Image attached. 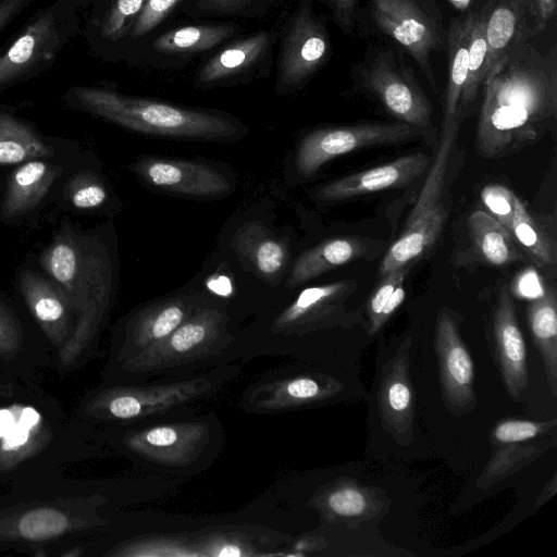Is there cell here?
Instances as JSON below:
<instances>
[{"label": "cell", "mask_w": 557, "mask_h": 557, "mask_svg": "<svg viewBox=\"0 0 557 557\" xmlns=\"http://www.w3.org/2000/svg\"><path fill=\"white\" fill-rule=\"evenodd\" d=\"M188 0H147L139 15L135 20L127 35L123 62L128 53L143 40L151 36L163 26Z\"/></svg>", "instance_id": "33"}, {"label": "cell", "mask_w": 557, "mask_h": 557, "mask_svg": "<svg viewBox=\"0 0 557 557\" xmlns=\"http://www.w3.org/2000/svg\"><path fill=\"white\" fill-rule=\"evenodd\" d=\"M459 122L443 123L435 158L403 232L385 252L380 275L410 265L428 255L438 240L447 218L444 185Z\"/></svg>", "instance_id": "4"}, {"label": "cell", "mask_w": 557, "mask_h": 557, "mask_svg": "<svg viewBox=\"0 0 557 557\" xmlns=\"http://www.w3.org/2000/svg\"><path fill=\"white\" fill-rule=\"evenodd\" d=\"M405 299V286L404 282L397 285L388 301L382 309L375 324L370 330L371 333L377 332L383 324L392 317V314L397 310V308L403 304Z\"/></svg>", "instance_id": "46"}, {"label": "cell", "mask_w": 557, "mask_h": 557, "mask_svg": "<svg viewBox=\"0 0 557 557\" xmlns=\"http://www.w3.org/2000/svg\"><path fill=\"white\" fill-rule=\"evenodd\" d=\"M112 263L104 244L85 233L84 269L81 284L83 310L67 341L59 348L63 366H72L92 339L109 301Z\"/></svg>", "instance_id": "10"}, {"label": "cell", "mask_w": 557, "mask_h": 557, "mask_svg": "<svg viewBox=\"0 0 557 557\" xmlns=\"http://www.w3.org/2000/svg\"><path fill=\"white\" fill-rule=\"evenodd\" d=\"M147 441L154 446H168L175 442L176 433L168 426H160L150 430L146 436Z\"/></svg>", "instance_id": "48"}, {"label": "cell", "mask_w": 557, "mask_h": 557, "mask_svg": "<svg viewBox=\"0 0 557 557\" xmlns=\"http://www.w3.org/2000/svg\"><path fill=\"white\" fill-rule=\"evenodd\" d=\"M23 345V329L15 312L0 296V356L11 357Z\"/></svg>", "instance_id": "36"}, {"label": "cell", "mask_w": 557, "mask_h": 557, "mask_svg": "<svg viewBox=\"0 0 557 557\" xmlns=\"http://www.w3.org/2000/svg\"><path fill=\"white\" fill-rule=\"evenodd\" d=\"M87 527L86 519L54 505H35L0 515V541L44 542Z\"/></svg>", "instance_id": "22"}, {"label": "cell", "mask_w": 557, "mask_h": 557, "mask_svg": "<svg viewBox=\"0 0 557 557\" xmlns=\"http://www.w3.org/2000/svg\"><path fill=\"white\" fill-rule=\"evenodd\" d=\"M516 1L521 2V3L525 4V7H527L528 0H516Z\"/></svg>", "instance_id": "52"}, {"label": "cell", "mask_w": 557, "mask_h": 557, "mask_svg": "<svg viewBox=\"0 0 557 557\" xmlns=\"http://www.w3.org/2000/svg\"><path fill=\"white\" fill-rule=\"evenodd\" d=\"M327 505L339 516L352 517L364 511L367 499L358 488L342 487L331 493Z\"/></svg>", "instance_id": "39"}, {"label": "cell", "mask_w": 557, "mask_h": 557, "mask_svg": "<svg viewBox=\"0 0 557 557\" xmlns=\"http://www.w3.org/2000/svg\"><path fill=\"white\" fill-rule=\"evenodd\" d=\"M287 393L295 398L309 399L320 393L318 383L311 379H298L287 385Z\"/></svg>", "instance_id": "47"}, {"label": "cell", "mask_w": 557, "mask_h": 557, "mask_svg": "<svg viewBox=\"0 0 557 557\" xmlns=\"http://www.w3.org/2000/svg\"><path fill=\"white\" fill-rule=\"evenodd\" d=\"M36 0H0V36Z\"/></svg>", "instance_id": "45"}, {"label": "cell", "mask_w": 557, "mask_h": 557, "mask_svg": "<svg viewBox=\"0 0 557 557\" xmlns=\"http://www.w3.org/2000/svg\"><path fill=\"white\" fill-rule=\"evenodd\" d=\"M357 77L362 88L400 122L423 131L431 125L429 99L392 50L374 49L367 61L358 65Z\"/></svg>", "instance_id": "8"}, {"label": "cell", "mask_w": 557, "mask_h": 557, "mask_svg": "<svg viewBox=\"0 0 557 557\" xmlns=\"http://www.w3.org/2000/svg\"><path fill=\"white\" fill-rule=\"evenodd\" d=\"M469 233L479 257L494 267L523 260L520 246L511 232L490 213L476 210L468 220Z\"/></svg>", "instance_id": "25"}, {"label": "cell", "mask_w": 557, "mask_h": 557, "mask_svg": "<svg viewBox=\"0 0 557 557\" xmlns=\"http://www.w3.org/2000/svg\"><path fill=\"white\" fill-rule=\"evenodd\" d=\"M358 287L355 280H343L304 289L284 313L287 322L300 318L319 319L343 313L344 302Z\"/></svg>", "instance_id": "29"}, {"label": "cell", "mask_w": 557, "mask_h": 557, "mask_svg": "<svg viewBox=\"0 0 557 557\" xmlns=\"http://www.w3.org/2000/svg\"><path fill=\"white\" fill-rule=\"evenodd\" d=\"M207 334V326L201 320H194L177 327L169 339L175 351L183 352L199 344Z\"/></svg>", "instance_id": "41"}, {"label": "cell", "mask_w": 557, "mask_h": 557, "mask_svg": "<svg viewBox=\"0 0 557 557\" xmlns=\"http://www.w3.org/2000/svg\"><path fill=\"white\" fill-rule=\"evenodd\" d=\"M330 11L333 21L345 34L351 33L355 26L359 0H319Z\"/></svg>", "instance_id": "42"}, {"label": "cell", "mask_w": 557, "mask_h": 557, "mask_svg": "<svg viewBox=\"0 0 557 557\" xmlns=\"http://www.w3.org/2000/svg\"><path fill=\"white\" fill-rule=\"evenodd\" d=\"M13 394V386L11 383L0 381V398L9 397Z\"/></svg>", "instance_id": "51"}, {"label": "cell", "mask_w": 557, "mask_h": 557, "mask_svg": "<svg viewBox=\"0 0 557 557\" xmlns=\"http://www.w3.org/2000/svg\"><path fill=\"white\" fill-rule=\"evenodd\" d=\"M135 171L154 187L187 196H220L231 188L220 172L196 162L148 159L138 162Z\"/></svg>", "instance_id": "19"}, {"label": "cell", "mask_w": 557, "mask_h": 557, "mask_svg": "<svg viewBox=\"0 0 557 557\" xmlns=\"http://www.w3.org/2000/svg\"><path fill=\"white\" fill-rule=\"evenodd\" d=\"M430 164L429 156L422 152L406 154L375 168L327 183L321 186L317 197L321 200H344L401 188L421 176Z\"/></svg>", "instance_id": "14"}, {"label": "cell", "mask_w": 557, "mask_h": 557, "mask_svg": "<svg viewBox=\"0 0 557 557\" xmlns=\"http://www.w3.org/2000/svg\"><path fill=\"white\" fill-rule=\"evenodd\" d=\"M76 3L79 5L81 9H98L106 3H108L110 0H75Z\"/></svg>", "instance_id": "49"}, {"label": "cell", "mask_w": 557, "mask_h": 557, "mask_svg": "<svg viewBox=\"0 0 557 557\" xmlns=\"http://www.w3.org/2000/svg\"><path fill=\"white\" fill-rule=\"evenodd\" d=\"M423 129L403 123H359L324 127L307 134L296 153L300 176L314 174L326 162L375 146L395 145L421 135Z\"/></svg>", "instance_id": "9"}, {"label": "cell", "mask_w": 557, "mask_h": 557, "mask_svg": "<svg viewBox=\"0 0 557 557\" xmlns=\"http://www.w3.org/2000/svg\"><path fill=\"white\" fill-rule=\"evenodd\" d=\"M410 268V265L398 268L381 275L380 282L375 286L367 302V313L370 320V330L375 324L382 309L388 301L397 285L405 281Z\"/></svg>", "instance_id": "35"}, {"label": "cell", "mask_w": 557, "mask_h": 557, "mask_svg": "<svg viewBox=\"0 0 557 557\" xmlns=\"http://www.w3.org/2000/svg\"><path fill=\"white\" fill-rule=\"evenodd\" d=\"M287 0H188L180 14L195 20L261 18Z\"/></svg>", "instance_id": "31"}, {"label": "cell", "mask_w": 557, "mask_h": 557, "mask_svg": "<svg viewBox=\"0 0 557 557\" xmlns=\"http://www.w3.org/2000/svg\"><path fill=\"white\" fill-rule=\"evenodd\" d=\"M147 0H110L89 10L81 33L89 52L106 63L123 62L124 46Z\"/></svg>", "instance_id": "16"}, {"label": "cell", "mask_w": 557, "mask_h": 557, "mask_svg": "<svg viewBox=\"0 0 557 557\" xmlns=\"http://www.w3.org/2000/svg\"><path fill=\"white\" fill-rule=\"evenodd\" d=\"M78 163L74 154H69L34 159L14 166L0 196V222L21 224L34 218L51 198L57 183Z\"/></svg>", "instance_id": "11"}, {"label": "cell", "mask_w": 557, "mask_h": 557, "mask_svg": "<svg viewBox=\"0 0 557 557\" xmlns=\"http://www.w3.org/2000/svg\"><path fill=\"white\" fill-rule=\"evenodd\" d=\"M386 405L395 414L408 413L411 406V391L401 380L393 381L386 391Z\"/></svg>", "instance_id": "43"}, {"label": "cell", "mask_w": 557, "mask_h": 557, "mask_svg": "<svg viewBox=\"0 0 557 557\" xmlns=\"http://www.w3.org/2000/svg\"><path fill=\"white\" fill-rule=\"evenodd\" d=\"M380 246L371 239L346 236L325 240L304 252L296 261L287 280L295 287L321 274L368 256H374Z\"/></svg>", "instance_id": "23"}, {"label": "cell", "mask_w": 557, "mask_h": 557, "mask_svg": "<svg viewBox=\"0 0 557 557\" xmlns=\"http://www.w3.org/2000/svg\"><path fill=\"white\" fill-rule=\"evenodd\" d=\"M243 32L242 24L231 21L159 29L139 42L124 62L140 70L180 71Z\"/></svg>", "instance_id": "6"}, {"label": "cell", "mask_w": 557, "mask_h": 557, "mask_svg": "<svg viewBox=\"0 0 557 557\" xmlns=\"http://www.w3.org/2000/svg\"><path fill=\"white\" fill-rule=\"evenodd\" d=\"M185 317L184 308L176 304H169L149 317L144 326V334L150 339H162L171 335L182 323Z\"/></svg>", "instance_id": "37"}, {"label": "cell", "mask_w": 557, "mask_h": 557, "mask_svg": "<svg viewBox=\"0 0 557 557\" xmlns=\"http://www.w3.org/2000/svg\"><path fill=\"white\" fill-rule=\"evenodd\" d=\"M527 7L533 16L532 34H539L555 18L557 0H528Z\"/></svg>", "instance_id": "44"}, {"label": "cell", "mask_w": 557, "mask_h": 557, "mask_svg": "<svg viewBox=\"0 0 557 557\" xmlns=\"http://www.w3.org/2000/svg\"><path fill=\"white\" fill-rule=\"evenodd\" d=\"M280 28L272 26L233 38L211 52L193 77L196 88L246 85L270 76Z\"/></svg>", "instance_id": "7"}, {"label": "cell", "mask_w": 557, "mask_h": 557, "mask_svg": "<svg viewBox=\"0 0 557 557\" xmlns=\"http://www.w3.org/2000/svg\"><path fill=\"white\" fill-rule=\"evenodd\" d=\"M520 247L542 267H553L557 261L556 243L548 232L527 210L519 198L509 227Z\"/></svg>", "instance_id": "30"}, {"label": "cell", "mask_w": 557, "mask_h": 557, "mask_svg": "<svg viewBox=\"0 0 557 557\" xmlns=\"http://www.w3.org/2000/svg\"><path fill=\"white\" fill-rule=\"evenodd\" d=\"M74 154V144L47 136L16 114V107L0 104V169L34 159Z\"/></svg>", "instance_id": "17"}, {"label": "cell", "mask_w": 557, "mask_h": 557, "mask_svg": "<svg viewBox=\"0 0 557 557\" xmlns=\"http://www.w3.org/2000/svg\"><path fill=\"white\" fill-rule=\"evenodd\" d=\"M525 8V4L516 0H505L486 13L487 57L484 79L518 40L532 36L522 29V12Z\"/></svg>", "instance_id": "27"}, {"label": "cell", "mask_w": 557, "mask_h": 557, "mask_svg": "<svg viewBox=\"0 0 557 557\" xmlns=\"http://www.w3.org/2000/svg\"><path fill=\"white\" fill-rule=\"evenodd\" d=\"M61 100L71 110L158 136L221 140L237 136L242 128L224 113L133 97L104 85L71 86Z\"/></svg>", "instance_id": "2"}, {"label": "cell", "mask_w": 557, "mask_h": 557, "mask_svg": "<svg viewBox=\"0 0 557 557\" xmlns=\"http://www.w3.org/2000/svg\"><path fill=\"white\" fill-rule=\"evenodd\" d=\"M487 213L509 230L519 198L503 185H487L481 193Z\"/></svg>", "instance_id": "34"}, {"label": "cell", "mask_w": 557, "mask_h": 557, "mask_svg": "<svg viewBox=\"0 0 557 557\" xmlns=\"http://www.w3.org/2000/svg\"><path fill=\"white\" fill-rule=\"evenodd\" d=\"M524 36L483 82L475 150L493 159L536 143L557 113V50L542 52Z\"/></svg>", "instance_id": "1"}, {"label": "cell", "mask_w": 557, "mask_h": 557, "mask_svg": "<svg viewBox=\"0 0 557 557\" xmlns=\"http://www.w3.org/2000/svg\"><path fill=\"white\" fill-rule=\"evenodd\" d=\"M16 286L35 322L47 338L60 348L70 337L75 311L64 292L46 273L22 267Z\"/></svg>", "instance_id": "13"}, {"label": "cell", "mask_w": 557, "mask_h": 557, "mask_svg": "<svg viewBox=\"0 0 557 557\" xmlns=\"http://www.w3.org/2000/svg\"><path fill=\"white\" fill-rule=\"evenodd\" d=\"M258 270L265 275L277 273L284 264L285 251L283 246L275 240H264L255 253Z\"/></svg>", "instance_id": "40"}, {"label": "cell", "mask_w": 557, "mask_h": 557, "mask_svg": "<svg viewBox=\"0 0 557 557\" xmlns=\"http://www.w3.org/2000/svg\"><path fill=\"white\" fill-rule=\"evenodd\" d=\"M547 428L546 423L525 420H506L493 430V437L502 444L519 443L535 437Z\"/></svg>", "instance_id": "38"}, {"label": "cell", "mask_w": 557, "mask_h": 557, "mask_svg": "<svg viewBox=\"0 0 557 557\" xmlns=\"http://www.w3.org/2000/svg\"><path fill=\"white\" fill-rule=\"evenodd\" d=\"M51 433L33 407L14 404L0 410V475L44 449Z\"/></svg>", "instance_id": "20"}, {"label": "cell", "mask_w": 557, "mask_h": 557, "mask_svg": "<svg viewBox=\"0 0 557 557\" xmlns=\"http://www.w3.org/2000/svg\"><path fill=\"white\" fill-rule=\"evenodd\" d=\"M495 356L512 397L517 398L528 386L527 350L515 306L508 288L503 285L493 319Z\"/></svg>", "instance_id": "21"}, {"label": "cell", "mask_w": 557, "mask_h": 557, "mask_svg": "<svg viewBox=\"0 0 557 557\" xmlns=\"http://www.w3.org/2000/svg\"><path fill=\"white\" fill-rule=\"evenodd\" d=\"M436 352L446 400L453 407L474 404L473 363L453 317L442 310L436 324Z\"/></svg>", "instance_id": "18"}, {"label": "cell", "mask_w": 557, "mask_h": 557, "mask_svg": "<svg viewBox=\"0 0 557 557\" xmlns=\"http://www.w3.org/2000/svg\"><path fill=\"white\" fill-rule=\"evenodd\" d=\"M75 0L40 8L0 52V94L46 73L81 32Z\"/></svg>", "instance_id": "3"}, {"label": "cell", "mask_w": 557, "mask_h": 557, "mask_svg": "<svg viewBox=\"0 0 557 557\" xmlns=\"http://www.w3.org/2000/svg\"><path fill=\"white\" fill-rule=\"evenodd\" d=\"M278 28L274 89L278 95H293L326 63L331 39L325 20L313 10V0H297Z\"/></svg>", "instance_id": "5"}, {"label": "cell", "mask_w": 557, "mask_h": 557, "mask_svg": "<svg viewBox=\"0 0 557 557\" xmlns=\"http://www.w3.org/2000/svg\"><path fill=\"white\" fill-rule=\"evenodd\" d=\"M84 253L85 232L66 220L37 258L39 268L64 292L77 317L83 310Z\"/></svg>", "instance_id": "15"}, {"label": "cell", "mask_w": 557, "mask_h": 557, "mask_svg": "<svg viewBox=\"0 0 557 557\" xmlns=\"http://www.w3.org/2000/svg\"><path fill=\"white\" fill-rule=\"evenodd\" d=\"M59 208L75 214L96 212L109 200L103 180L91 169L75 165L57 183L51 198Z\"/></svg>", "instance_id": "24"}, {"label": "cell", "mask_w": 557, "mask_h": 557, "mask_svg": "<svg viewBox=\"0 0 557 557\" xmlns=\"http://www.w3.org/2000/svg\"><path fill=\"white\" fill-rule=\"evenodd\" d=\"M470 14L450 22L447 32L448 81L444 104L443 123L459 122L461 101L468 76V41Z\"/></svg>", "instance_id": "26"}, {"label": "cell", "mask_w": 557, "mask_h": 557, "mask_svg": "<svg viewBox=\"0 0 557 557\" xmlns=\"http://www.w3.org/2000/svg\"><path fill=\"white\" fill-rule=\"evenodd\" d=\"M470 32L468 41V76L462 95L461 109L470 106L482 87L485 76L487 46L485 39L486 14L470 13Z\"/></svg>", "instance_id": "32"}, {"label": "cell", "mask_w": 557, "mask_h": 557, "mask_svg": "<svg viewBox=\"0 0 557 557\" xmlns=\"http://www.w3.org/2000/svg\"><path fill=\"white\" fill-rule=\"evenodd\" d=\"M377 27L406 50L436 89L431 55L442 40L432 17L414 0H370Z\"/></svg>", "instance_id": "12"}, {"label": "cell", "mask_w": 557, "mask_h": 557, "mask_svg": "<svg viewBox=\"0 0 557 557\" xmlns=\"http://www.w3.org/2000/svg\"><path fill=\"white\" fill-rule=\"evenodd\" d=\"M532 336L541 352L553 395L557 392V305L554 290L544 292L528 307Z\"/></svg>", "instance_id": "28"}, {"label": "cell", "mask_w": 557, "mask_h": 557, "mask_svg": "<svg viewBox=\"0 0 557 557\" xmlns=\"http://www.w3.org/2000/svg\"><path fill=\"white\" fill-rule=\"evenodd\" d=\"M455 9L465 11L469 8L472 0H447Z\"/></svg>", "instance_id": "50"}]
</instances>
